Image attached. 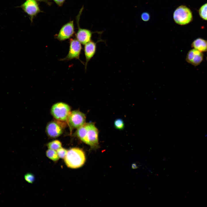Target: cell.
<instances>
[{"label":"cell","instance_id":"1","mask_svg":"<svg viewBox=\"0 0 207 207\" xmlns=\"http://www.w3.org/2000/svg\"><path fill=\"white\" fill-rule=\"evenodd\" d=\"M64 159L66 165L68 168L76 169L83 165L85 162L86 157L83 150L78 148L74 147L68 151Z\"/></svg>","mask_w":207,"mask_h":207},{"label":"cell","instance_id":"2","mask_svg":"<svg viewBox=\"0 0 207 207\" xmlns=\"http://www.w3.org/2000/svg\"><path fill=\"white\" fill-rule=\"evenodd\" d=\"M174 21L181 25L187 24L192 20L193 16L190 9L186 6L181 5L175 10L173 15Z\"/></svg>","mask_w":207,"mask_h":207},{"label":"cell","instance_id":"3","mask_svg":"<svg viewBox=\"0 0 207 207\" xmlns=\"http://www.w3.org/2000/svg\"><path fill=\"white\" fill-rule=\"evenodd\" d=\"M71 112L69 106L66 103L60 102L54 104L51 109V113L56 120L67 121Z\"/></svg>","mask_w":207,"mask_h":207},{"label":"cell","instance_id":"4","mask_svg":"<svg viewBox=\"0 0 207 207\" xmlns=\"http://www.w3.org/2000/svg\"><path fill=\"white\" fill-rule=\"evenodd\" d=\"M87 132L85 143L93 149L99 147L98 131L92 123H87Z\"/></svg>","mask_w":207,"mask_h":207},{"label":"cell","instance_id":"5","mask_svg":"<svg viewBox=\"0 0 207 207\" xmlns=\"http://www.w3.org/2000/svg\"><path fill=\"white\" fill-rule=\"evenodd\" d=\"M85 114L76 110L71 112L67 121L71 128L77 129L86 123Z\"/></svg>","mask_w":207,"mask_h":207},{"label":"cell","instance_id":"6","mask_svg":"<svg viewBox=\"0 0 207 207\" xmlns=\"http://www.w3.org/2000/svg\"><path fill=\"white\" fill-rule=\"evenodd\" d=\"M57 120L49 122L46 126V133L51 138H56L60 135L65 126V124L63 121Z\"/></svg>","mask_w":207,"mask_h":207},{"label":"cell","instance_id":"7","mask_svg":"<svg viewBox=\"0 0 207 207\" xmlns=\"http://www.w3.org/2000/svg\"><path fill=\"white\" fill-rule=\"evenodd\" d=\"M20 7L29 16L32 22L34 18L41 12L38 4L35 0H26Z\"/></svg>","mask_w":207,"mask_h":207},{"label":"cell","instance_id":"8","mask_svg":"<svg viewBox=\"0 0 207 207\" xmlns=\"http://www.w3.org/2000/svg\"><path fill=\"white\" fill-rule=\"evenodd\" d=\"M82 49L81 43L76 39H71L68 53L67 56L62 60H70L73 59L79 60Z\"/></svg>","mask_w":207,"mask_h":207},{"label":"cell","instance_id":"9","mask_svg":"<svg viewBox=\"0 0 207 207\" xmlns=\"http://www.w3.org/2000/svg\"><path fill=\"white\" fill-rule=\"evenodd\" d=\"M83 9V7L81 9L77 17L78 30L76 34V39L81 44L85 45L91 41L93 32L89 30L81 28L79 26V19Z\"/></svg>","mask_w":207,"mask_h":207},{"label":"cell","instance_id":"10","mask_svg":"<svg viewBox=\"0 0 207 207\" xmlns=\"http://www.w3.org/2000/svg\"><path fill=\"white\" fill-rule=\"evenodd\" d=\"M74 33L73 20L70 21L64 24L60 29L56 38L60 41L70 38Z\"/></svg>","mask_w":207,"mask_h":207},{"label":"cell","instance_id":"11","mask_svg":"<svg viewBox=\"0 0 207 207\" xmlns=\"http://www.w3.org/2000/svg\"><path fill=\"white\" fill-rule=\"evenodd\" d=\"M204 54L202 52L195 49L190 50L187 54L186 60L188 63L194 66L200 65L203 59Z\"/></svg>","mask_w":207,"mask_h":207},{"label":"cell","instance_id":"12","mask_svg":"<svg viewBox=\"0 0 207 207\" xmlns=\"http://www.w3.org/2000/svg\"><path fill=\"white\" fill-rule=\"evenodd\" d=\"M97 42L95 43L91 40L85 45L84 49L86 59L85 65V70L87 69L88 62L95 53Z\"/></svg>","mask_w":207,"mask_h":207},{"label":"cell","instance_id":"13","mask_svg":"<svg viewBox=\"0 0 207 207\" xmlns=\"http://www.w3.org/2000/svg\"><path fill=\"white\" fill-rule=\"evenodd\" d=\"M191 46L193 49L202 52L207 51V41L201 38L195 40L192 43Z\"/></svg>","mask_w":207,"mask_h":207},{"label":"cell","instance_id":"14","mask_svg":"<svg viewBox=\"0 0 207 207\" xmlns=\"http://www.w3.org/2000/svg\"><path fill=\"white\" fill-rule=\"evenodd\" d=\"M87 123L77 129L76 135L82 141L85 143L87 132Z\"/></svg>","mask_w":207,"mask_h":207},{"label":"cell","instance_id":"15","mask_svg":"<svg viewBox=\"0 0 207 207\" xmlns=\"http://www.w3.org/2000/svg\"><path fill=\"white\" fill-rule=\"evenodd\" d=\"M46 156L54 162L58 160L59 158L56 151L48 149L46 153Z\"/></svg>","mask_w":207,"mask_h":207},{"label":"cell","instance_id":"16","mask_svg":"<svg viewBox=\"0 0 207 207\" xmlns=\"http://www.w3.org/2000/svg\"><path fill=\"white\" fill-rule=\"evenodd\" d=\"M62 143L58 140H55L51 141L47 143V146L48 149L57 151L62 147Z\"/></svg>","mask_w":207,"mask_h":207},{"label":"cell","instance_id":"17","mask_svg":"<svg viewBox=\"0 0 207 207\" xmlns=\"http://www.w3.org/2000/svg\"><path fill=\"white\" fill-rule=\"evenodd\" d=\"M200 17L203 19L207 20V3L202 5L199 10Z\"/></svg>","mask_w":207,"mask_h":207},{"label":"cell","instance_id":"18","mask_svg":"<svg viewBox=\"0 0 207 207\" xmlns=\"http://www.w3.org/2000/svg\"><path fill=\"white\" fill-rule=\"evenodd\" d=\"M114 125L117 129L122 130L124 128V124L123 120L120 118L116 119L114 122Z\"/></svg>","mask_w":207,"mask_h":207},{"label":"cell","instance_id":"19","mask_svg":"<svg viewBox=\"0 0 207 207\" xmlns=\"http://www.w3.org/2000/svg\"><path fill=\"white\" fill-rule=\"evenodd\" d=\"M68 151L66 149L62 147L58 149L56 151L59 158L64 159L66 156Z\"/></svg>","mask_w":207,"mask_h":207},{"label":"cell","instance_id":"20","mask_svg":"<svg viewBox=\"0 0 207 207\" xmlns=\"http://www.w3.org/2000/svg\"><path fill=\"white\" fill-rule=\"evenodd\" d=\"M24 178L25 181L30 183H32L35 180L34 175L31 173H27L24 176Z\"/></svg>","mask_w":207,"mask_h":207},{"label":"cell","instance_id":"21","mask_svg":"<svg viewBox=\"0 0 207 207\" xmlns=\"http://www.w3.org/2000/svg\"><path fill=\"white\" fill-rule=\"evenodd\" d=\"M142 20L145 22L148 21L150 18V14L147 12H144L143 13L141 16Z\"/></svg>","mask_w":207,"mask_h":207},{"label":"cell","instance_id":"22","mask_svg":"<svg viewBox=\"0 0 207 207\" xmlns=\"http://www.w3.org/2000/svg\"><path fill=\"white\" fill-rule=\"evenodd\" d=\"M57 5L60 6H62L65 0H53Z\"/></svg>","mask_w":207,"mask_h":207},{"label":"cell","instance_id":"23","mask_svg":"<svg viewBox=\"0 0 207 207\" xmlns=\"http://www.w3.org/2000/svg\"><path fill=\"white\" fill-rule=\"evenodd\" d=\"M36 1H43L45 3H48V4H50V3L47 0H35Z\"/></svg>","mask_w":207,"mask_h":207},{"label":"cell","instance_id":"24","mask_svg":"<svg viewBox=\"0 0 207 207\" xmlns=\"http://www.w3.org/2000/svg\"><path fill=\"white\" fill-rule=\"evenodd\" d=\"M133 166V168H137V166L135 164H133V166Z\"/></svg>","mask_w":207,"mask_h":207},{"label":"cell","instance_id":"25","mask_svg":"<svg viewBox=\"0 0 207 207\" xmlns=\"http://www.w3.org/2000/svg\"><path fill=\"white\" fill-rule=\"evenodd\" d=\"M206 59H207V57H206Z\"/></svg>","mask_w":207,"mask_h":207},{"label":"cell","instance_id":"26","mask_svg":"<svg viewBox=\"0 0 207 207\" xmlns=\"http://www.w3.org/2000/svg\"></svg>","mask_w":207,"mask_h":207}]
</instances>
